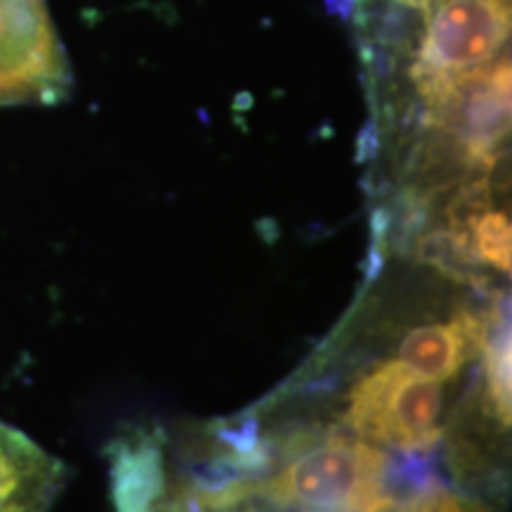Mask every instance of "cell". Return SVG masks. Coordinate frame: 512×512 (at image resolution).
I'll list each match as a JSON object with an SVG mask.
<instances>
[{
    "mask_svg": "<svg viewBox=\"0 0 512 512\" xmlns=\"http://www.w3.org/2000/svg\"><path fill=\"white\" fill-rule=\"evenodd\" d=\"M368 86L377 219L401 233L508 202L510 0H335Z\"/></svg>",
    "mask_w": 512,
    "mask_h": 512,
    "instance_id": "6da1fadb",
    "label": "cell"
},
{
    "mask_svg": "<svg viewBox=\"0 0 512 512\" xmlns=\"http://www.w3.org/2000/svg\"><path fill=\"white\" fill-rule=\"evenodd\" d=\"M446 382L418 373L394 354L358 370L337 406L339 427L366 444L432 453L448 439Z\"/></svg>",
    "mask_w": 512,
    "mask_h": 512,
    "instance_id": "7a4b0ae2",
    "label": "cell"
},
{
    "mask_svg": "<svg viewBox=\"0 0 512 512\" xmlns=\"http://www.w3.org/2000/svg\"><path fill=\"white\" fill-rule=\"evenodd\" d=\"M69 88L72 69L46 0H0V107L53 105Z\"/></svg>",
    "mask_w": 512,
    "mask_h": 512,
    "instance_id": "3957f363",
    "label": "cell"
},
{
    "mask_svg": "<svg viewBox=\"0 0 512 512\" xmlns=\"http://www.w3.org/2000/svg\"><path fill=\"white\" fill-rule=\"evenodd\" d=\"M64 482L60 458L0 420V512H50Z\"/></svg>",
    "mask_w": 512,
    "mask_h": 512,
    "instance_id": "277c9868",
    "label": "cell"
}]
</instances>
